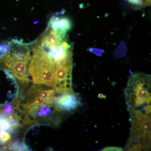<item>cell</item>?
Listing matches in <instances>:
<instances>
[{
  "mask_svg": "<svg viewBox=\"0 0 151 151\" xmlns=\"http://www.w3.org/2000/svg\"><path fill=\"white\" fill-rule=\"evenodd\" d=\"M10 43V50L0 57V65H4L5 68L3 69L23 84H28L29 81L28 67L31 58L30 47L18 40L11 41Z\"/></svg>",
  "mask_w": 151,
  "mask_h": 151,
  "instance_id": "cell-1",
  "label": "cell"
},
{
  "mask_svg": "<svg viewBox=\"0 0 151 151\" xmlns=\"http://www.w3.org/2000/svg\"><path fill=\"white\" fill-rule=\"evenodd\" d=\"M29 65L28 72L35 84L53 87L55 80V63L48 52L35 44Z\"/></svg>",
  "mask_w": 151,
  "mask_h": 151,
  "instance_id": "cell-2",
  "label": "cell"
},
{
  "mask_svg": "<svg viewBox=\"0 0 151 151\" xmlns=\"http://www.w3.org/2000/svg\"><path fill=\"white\" fill-rule=\"evenodd\" d=\"M129 108L136 109L144 105H151V76L137 73L131 76L125 89Z\"/></svg>",
  "mask_w": 151,
  "mask_h": 151,
  "instance_id": "cell-3",
  "label": "cell"
},
{
  "mask_svg": "<svg viewBox=\"0 0 151 151\" xmlns=\"http://www.w3.org/2000/svg\"><path fill=\"white\" fill-rule=\"evenodd\" d=\"M132 129L127 148L136 145L139 139L143 137L151 138V115L141 110L129 108Z\"/></svg>",
  "mask_w": 151,
  "mask_h": 151,
  "instance_id": "cell-4",
  "label": "cell"
},
{
  "mask_svg": "<svg viewBox=\"0 0 151 151\" xmlns=\"http://www.w3.org/2000/svg\"><path fill=\"white\" fill-rule=\"evenodd\" d=\"M55 63L53 88L60 94L73 92L72 84V55Z\"/></svg>",
  "mask_w": 151,
  "mask_h": 151,
  "instance_id": "cell-5",
  "label": "cell"
},
{
  "mask_svg": "<svg viewBox=\"0 0 151 151\" xmlns=\"http://www.w3.org/2000/svg\"><path fill=\"white\" fill-rule=\"evenodd\" d=\"M18 94V88L14 77L10 73L4 82L0 81V107L12 103Z\"/></svg>",
  "mask_w": 151,
  "mask_h": 151,
  "instance_id": "cell-6",
  "label": "cell"
},
{
  "mask_svg": "<svg viewBox=\"0 0 151 151\" xmlns=\"http://www.w3.org/2000/svg\"><path fill=\"white\" fill-rule=\"evenodd\" d=\"M66 35L67 34L56 31L47 27L36 44L48 51L66 40Z\"/></svg>",
  "mask_w": 151,
  "mask_h": 151,
  "instance_id": "cell-7",
  "label": "cell"
},
{
  "mask_svg": "<svg viewBox=\"0 0 151 151\" xmlns=\"http://www.w3.org/2000/svg\"><path fill=\"white\" fill-rule=\"evenodd\" d=\"M80 99L75 92L66 93L56 97L55 105L60 110L70 111L75 110L80 105Z\"/></svg>",
  "mask_w": 151,
  "mask_h": 151,
  "instance_id": "cell-8",
  "label": "cell"
},
{
  "mask_svg": "<svg viewBox=\"0 0 151 151\" xmlns=\"http://www.w3.org/2000/svg\"><path fill=\"white\" fill-rule=\"evenodd\" d=\"M47 27L53 30L67 34L72 27V23L68 18L54 16L50 20Z\"/></svg>",
  "mask_w": 151,
  "mask_h": 151,
  "instance_id": "cell-9",
  "label": "cell"
},
{
  "mask_svg": "<svg viewBox=\"0 0 151 151\" xmlns=\"http://www.w3.org/2000/svg\"><path fill=\"white\" fill-rule=\"evenodd\" d=\"M129 4L138 9L151 5V0H127Z\"/></svg>",
  "mask_w": 151,
  "mask_h": 151,
  "instance_id": "cell-10",
  "label": "cell"
},
{
  "mask_svg": "<svg viewBox=\"0 0 151 151\" xmlns=\"http://www.w3.org/2000/svg\"><path fill=\"white\" fill-rule=\"evenodd\" d=\"M11 133L4 130H0V143L6 144L12 142Z\"/></svg>",
  "mask_w": 151,
  "mask_h": 151,
  "instance_id": "cell-11",
  "label": "cell"
},
{
  "mask_svg": "<svg viewBox=\"0 0 151 151\" xmlns=\"http://www.w3.org/2000/svg\"><path fill=\"white\" fill-rule=\"evenodd\" d=\"M14 111L12 104H9L6 105L4 108V113L7 114H9L12 113Z\"/></svg>",
  "mask_w": 151,
  "mask_h": 151,
  "instance_id": "cell-12",
  "label": "cell"
},
{
  "mask_svg": "<svg viewBox=\"0 0 151 151\" xmlns=\"http://www.w3.org/2000/svg\"><path fill=\"white\" fill-rule=\"evenodd\" d=\"M124 150L122 148L116 147H107L104 148L101 151H122Z\"/></svg>",
  "mask_w": 151,
  "mask_h": 151,
  "instance_id": "cell-13",
  "label": "cell"
}]
</instances>
